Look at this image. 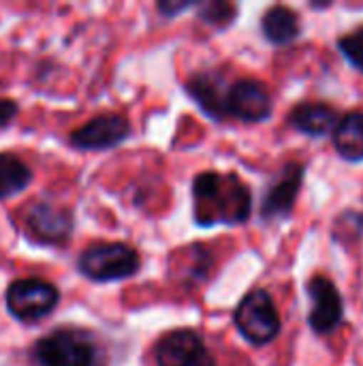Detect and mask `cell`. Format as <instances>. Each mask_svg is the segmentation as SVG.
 <instances>
[{
    "label": "cell",
    "instance_id": "cell-17",
    "mask_svg": "<svg viewBox=\"0 0 363 366\" xmlns=\"http://www.w3.org/2000/svg\"><path fill=\"white\" fill-rule=\"evenodd\" d=\"M186 257H182L180 253L173 255L178 257V277H182L186 283L190 285H197V283H203L210 279L212 274V268H214V255L208 247L203 244H190L182 251Z\"/></svg>",
    "mask_w": 363,
    "mask_h": 366
},
{
    "label": "cell",
    "instance_id": "cell-4",
    "mask_svg": "<svg viewBox=\"0 0 363 366\" xmlns=\"http://www.w3.org/2000/svg\"><path fill=\"white\" fill-rule=\"evenodd\" d=\"M233 324L240 337L252 347H265L274 343L282 330L280 311L272 294L263 287L250 290L233 311Z\"/></svg>",
    "mask_w": 363,
    "mask_h": 366
},
{
    "label": "cell",
    "instance_id": "cell-23",
    "mask_svg": "<svg viewBox=\"0 0 363 366\" xmlns=\"http://www.w3.org/2000/svg\"><path fill=\"white\" fill-rule=\"evenodd\" d=\"M308 6H310V9H315V11H321V9H329V6H332V2H329V0H327V2H315V0H310V2H308Z\"/></svg>",
    "mask_w": 363,
    "mask_h": 366
},
{
    "label": "cell",
    "instance_id": "cell-10",
    "mask_svg": "<svg viewBox=\"0 0 363 366\" xmlns=\"http://www.w3.org/2000/svg\"><path fill=\"white\" fill-rule=\"evenodd\" d=\"M233 79H229L225 69H201L186 77L184 92L195 101L203 116L214 122L229 120L227 116V94Z\"/></svg>",
    "mask_w": 363,
    "mask_h": 366
},
{
    "label": "cell",
    "instance_id": "cell-3",
    "mask_svg": "<svg viewBox=\"0 0 363 366\" xmlns=\"http://www.w3.org/2000/svg\"><path fill=\"white\" fill-rule=\"evenodd\" d=\"M141 268V255L126 242H94L77 257V270L92 283H118L133 279Z\"/></svg>",
    "mask_w": 363,
    "mask_h": 366
},
{
    "label": "cell",
    "instance_id": "cell-19",
    "mask_svg": "<svg viewBox=\"0 0 363 366\" xmlns=\"http://www.w3.org/2000/svg\"><path fill=\"white\" fill-rule=\"evenodd\" d=\"M362 238H363L362 210L349 208V210L340 212V214L334 219V225H332V240H334L336 244L351 247V244H357Z\"/></svg>",
    "mask_w": 363,
    "mask_h": 366
},
{
    "label": "cell",
    "instance_id": "cell-12",
    "mask_svg": "<svg viewBox=\"0 0 363 366\" xmlns=\"http://www.w3.org/2000/svg\"><path fill=\"white\" fill-rule=\"evenodd\" d=\"M26 232L47 247H62L75 232V214L66 206L36 202L26 212Z\"/></svg>",
    "mask_w": 363,
    "mask_h": 366
},
{
    "label": "cell",
    "instance_id": "cell-22",
    "mask_svg": "<svg viewBox=\"0 0 363 366\" xmlns=\"http://www.w3.org/2000/svg\"><path fill=\"white\" fill-rule=\"evenodd\" d=\"M19 114V105L13 99H2L0 97V131L6 129Z\"/></svg>",
    "mask_w": 363,
    "mask_h": 366
},
{
    "label": "cell",
    "instance_id": "cell-9",
    "mask_svg": "<svg viewBox=\"0 0 363 366\" xmlns=\"http://www.w3.org/2000/svg\"><path fill=\"white\" fill-rule=\"evenodd\" d=\"M156 366H216L203 337L193 328L165 332L154 345Z\"/></svg>",
    "mask_w": 363,
    "mask_h": 366
},
{
    "label": "cell",
    "instance_id": "cell-2",
    "mask_svg": "<svg viewBox=\"0 0 363 366\" xmlns=\"http://www.w3.org/2000/svg\"><path fill=\"white\" fill-rule=\"evenodd\" d=\"M32 360L36 366H103V352L92 332L62 326L36 339Z\"/></svg>",
    "mask_w": 363,
    "mask_h": 366
},
{
    "label": "cell",
    "instance_id": "cell-13",
    "mask_svg": "<svg viewBox=\"0 0 363 366\" xmlns=\"http://www.w3.org/2000/svg\"><path fill=\"white\" fill-rule=\"evenodd\" d=\"M340 118L342 116L338 114V109L325 101H302L287 116L289 124L297 133L312 137V139H319V137L334 133Z\"/></svg>",
    "mask_w": 363,
    "mask_h": 366
},
{
    "label": "cell",
    "instance_id": "cell-16",
    "mask_svg": "<svg viewBox=\"0 0 363 366\" xmlns=\"http://www.w3.org/2000/svg\"><path fill=\"white\" fill-rule=\"evenodd\" d=\"M32 169L13 152H0V202L24 193L32 184Z\"/></svg>",
    "mask_w": 363,
    "mask_h": 366
},
{
    "label": "cell",
    "instance_id": "cell-5",
    "mask_svg": "<svg viewBox=\"0 0 363 366\" xmlns=\"http://www.w3.org/2000/svg\"><path fill=\"white\" fill-rule=\"evenodd\" d=\"M60 302V292L53 283L43 279H17L4 292V305L13 320L21 324H36L49 317Z\"/></svg>",
    "mask_w": 363,
    "mask_h": 366
},
{
    "label": "cell",
    "instance_id": "cell-15",
    "mask_svg": "<svg viewBox=\"0 0 363 366\" xmlns=\"http://www.w3.org/2000/svg\"><path fill=\"white\" fill-rule=\"evenodd\" d=\"M332 144L340 159L349 163H363V112H347L332 133Z\"/></svg>",
    "mask_w": 363,
    "mask_h": 366
},
{
    "label": "cell",
    "instance_id": "cell-21",
    "mask_svg": "<svg viewBox=\"0 0 363 366\" xmlns=\"http://www.w3.org/2000/svg\"><path fill=\"white\" fill-rule=\"evenodd\" d=\"M197 0H158L156 2V11L163 17H178L190 9H197Z\"/></svg>",
    "mask_w": 363,
    "mask_h": 366
},
{
    "label": "cell",
    "instance_id": "cell-1",
    "mask_svg": "<svg viewBox=\"0 0 363 366\" xmlns=\"http://www.w3.org/2000/svg\"><path fill=\"white\" fill-rule=\"evenodd\" d=\"M193 221L201 229L237 227L252 217V191L235 172L205 169L193 178Z\"/></svg>",
    "mask_w": 363,
    "mask_h": 366
},
{
    "label": "cell",
    "instance_id": "cell-18",
    "mask_svg": "<svg viewBox=\"0 0 363 366\" xmlns=\"http://www.w3.org/2000/svg\"><path fill=\"white\" fill-rule=\"evenodd\" d=\"M197 17L216 30H227L237 19V4L227 0H203L197 4Z\"/></svg>",
    "mask_w": 363,
    "mask_h": 366
},
{
    "label": "cell",
    "instance_id": "cell-6",
    "mask_svg": "<svg viewBox=\"0 0 363 366\" xmlns=\"http://www.w3.org/2000/svg\"><path fill=\"white\" fill-rule=\"evenodd\" d=\"M304 178L306 163L302 161H287L274 174L259 206V214L265 223H282L293 214L304 187Z\"/></svg>",
    "mask_w": 363,
    "mask_h": 366
},
{
    "label": "cell",
    "instance_id": "cell-20",
    "mask_svg": "<svg viewBox=\"0 0 363 366\" xmlns=\"http://www.w3.org/2000/svg\"><path fill=\"white\" fill-rule=\"evenodd\" d=\"M336 47L338 51L342 54V58L355 69L363 73V24L353 28L351 32L342 34L338 41H336Z\"/></svg>",
    "mask_w": 363,
    "mask_h": 366
},
{
    "label": "cell",
    "instance_id": "cell-14",
    "mask_svg": "<svg viewBox=\"0 0 363 366\" xmlns=\"http://www.w3.org/2000/svg\"><path fill=\"white\" fill-rule=\"evenodd\" d=\"M261 34L274 47L293 45L302 36V17L291 6L274 4L261 17Z\"/></svg>",
    "mask_w": 363,
    "mask_h": 366
},
{
    "label": "cell",
    "instance_id": "cell-8",
    "mask_svg": "<svg viewBox=\"0 0 363 366\" xmlns=\"http://www.w3.org/2000/svg\"><path fill=\"white\" fill-rule=\"evenodd\" d=\"M306 294L312 305L308 313V328L317 337H327L342 326L344 300L336 283L325 274H315L306 283Z\"/></svg>",
    "mask_w": 363,
    "mask_h": 366
},
{
    "label": "cell",
    "instance_id": "cell-7",
    "mask_svg": "<svg viewBox=\"0 0 363 366\" xmlns=\"http://www.w3.org/2000/svg\"><path fill=\"white\" fill-rule=\"evenodd\" d=\"M131 133L133 127L126 116L105 112L71 131L68 144L79 152H105L124 144L131 137Z\"/></svg>",
    "mask_w": 363,
    "mask_h": 366
},
{
    "label": "cell",
    "instance_id": "cell-11",
    "mask_svg": "<svg viewBox=\"0 0 363 366\" xmlns=\"http://www.w3.org/2000/svg\"><path fill=\"white\" fill-rule=\"evenodd\" d=\"M274 114V99L270 88L255 77L233 79L227 94V116L246 124L270 120Z\"/></svg>",
    "mask_w": 363,
    "mask_h": 366
}]
</instances>
